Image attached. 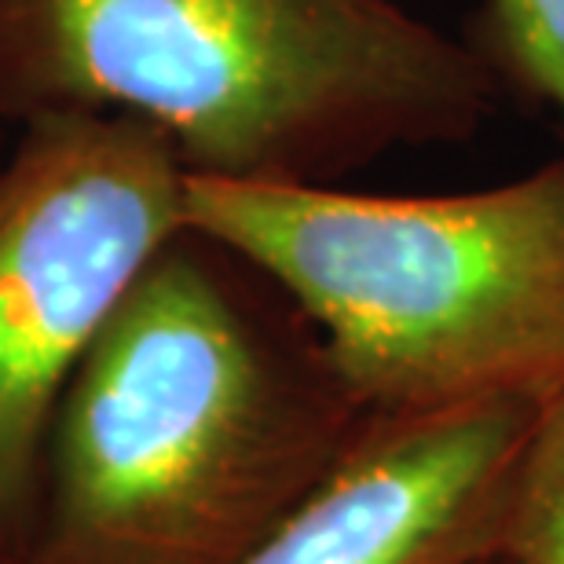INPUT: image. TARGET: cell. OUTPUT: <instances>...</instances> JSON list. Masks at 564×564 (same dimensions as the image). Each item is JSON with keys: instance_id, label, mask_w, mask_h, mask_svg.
I'll return each mask as SVG.
<instances>
[{"instance_id": "6da1fadb", "label": "cell", "mask_w": 564, "mask_h": 564, "mask_svg": "<svg viewBox=\"0 0 564 564\" xmlns=\"http://www.w3.org/2000/svg\"><path fill=\"white\" fill-rule=\"evenodd\" d=\"M364 419L290 293L187 224L63 392L19 564H242Z\"/></svg>"}, {"instance_id": "7a4b0ae2", "label": "cell", "mask_w": 564, "mask_h": 564, "mask_svg": "<svg viewBox=\"0 0 564 564\" xmlns=\"http://www.w3.org/2000/svg\"><path fill=\"white\" fill-rule=\"evenodd\" d=\"M495 66L400 0H0V115L110 110L187 176L337 184L488 126Z\"/></svg>"}, {"instance_id": "3957f363", "label": "cell", "mask_w": 564, "mask_h": 564, "mask_svg": "<svg viewBox=\"0 0 564 564\" xmlns=\"http://www.w3.org/2000/svg\"><path fill=\"white\" fill-rule=\"evenodd\" d=\"M184 209L290 293L367 414L564 397V154L458 195L187 176Z\"/></svg>"}, {"instance_id": "277c9868", "label": "cell", "mask_w": 564, "mask_h": 564, "mask_svg": "<svg viewBox=\"0 0 564 564\" xmlns=\"http://www.w3.org/2000/svg\"><path fill=\"white\" fill-rule=\"evenodd\" d=\"M187 169L147 121L55 110L0 162V557L26 550L59 400L158 250L187 228Z\"/></svg>"}, {"instance_id": "5b68a950", "label": "cell", "mask_w": 564, "mask_h": 564, "mask_svg": "<svg viewBox=\"0 0 564 564\" xmlns=\"http://www.w3.org/2000/svg\"><path fill=\"white\" fill-rule=\"evenodd\" d=\"M524 403L367 414L330 473L242 564H477L499 554Z\"/></svg>"}, {"instance_id": "8992f818", "label": "cell", "mask_w": 564, "mask_h": 564, "mask_svg": "<svg viewBox=\"0 0 564 564\" xmlns=\"http://www.w3.org/2000/svg\"><path fill=\"white\" fill-rule=\"evenodd\" d=\"M499 554L513 564H564V397L539 411L521 451Z\"/></svg>"}, {"instance_id": "52a82bcc", "label": "cell", "mask_w": 564, "mask_h": 564, "mask_svg": "<svg viewBox=\"0 0 564 564\" xmlns=\"http://www.w3.org/2000/svg\"><path fill=\"white\" fill-rule=\"evenodd\" d=\"M473 44L502 88L517 85L564 118V0H488L484 33Z\"/></svg>"}, {"instance_id": "ba28073f", "label": "cell", "mask_w": 564, "mask_h": 564, "mask_svg": "<svg viewBox=\"0 0 564 564\" xmlns=\"http://www.w3.org/2000/svg\"><path fill=\"white\" fill-rule=\"evenodd\" d=\"M11 137H15V126H11L4 115H0V162H4V151H8Z\"/></svg>"}, {"instance_id": "9c48e42d", "label": "cell", "mask_w": 564, "mask_h": 564, "mask_svg": "<svg viewBox=\"0 0 564 564\" xmlns=\"http://www.w3.org/2000/svg\"><path fill=\"white\" fill-rule=\"evenodd\" d=\"M477 564H513L506 554H491V557H484V561H477Z\"/></svg>"}, {"instance_id": "30bf717a", "label": "cell", "mask_w": 564, "mask_h": 564, "mask_svg": "<svg viewBox=\"0 0 564 564\" xmlns=\"http://www.w3.org/2000/svg\"><path fill=\"white\" fill-rule=\"evenodd\" d=\"M0 564H15V561H8V557H0Z\"/></svg>"}]
</instances>
